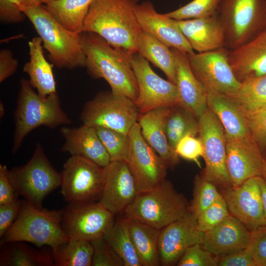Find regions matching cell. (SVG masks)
<instances>
[{
	"mask_svg": "<svg viewBox=\"0 0 266 266\" xmlns=\"http://www.w3.org/2000/svg\"><path fill=\"white\" fill-rule=\"evenodd\" d=\"M171 107L154 109L139 114L137 122L143 137L167 165L172 169L179 163V157L169 145L166 123Z\"/></svg>",
	"mask_w": 266,
	"mask_h": 266,
	"instance_id": "24",
	"label": "cell"
},
{
	"mask_svg": "<svg viewBox=\"0 0 266 266\" xmlns=\"http://www.w3.org/2000/svg\"><path fill=\"white\" fill-rule=\"evenodd\" d=\"M189 205L184 195L165 179L150 190L138 192L124 213L127 218L161 230L190 211Z\"/></svg>",
	"mask_w": 266,
	"mask_h": 266,
	"instance_id": "6",
	"label": "cell"
},
{
	"mask_svg": "<svg viewBox=\"0 0 266 266\" xmlns=\"http://www.w3.org/2000/svg\"><path fill=\"white\" fill-rule=\"evenodd\" d=\"M130 60L138 88V96L134 102L139 114L181 104L175 84L159 76L149 62L137 52L131 55Z\"/></svg>",
	"mask_w": 266,
	"mask_h": 266,
	"instance_id": "12",
	"label": "cell"
},
{
	"mask_svg": "<svg viewBox=\"0 0 266 266\" xmlns=\"http://www.w3.org/2000/svg\"><path fill=\"white\" fill-rule=\"evenodd\" d=\"M166 132L169 146L175 150L177 143L184 136L198 135V119L181 104L172 106L166 119Z\"/></svg>",
	"mask_w": 266,
	"mask_h": 266,
	"instance_id": "33",
	"label": "cell"
},
{
	"mask_svg": "<svg viewBox=\"0 0 266 266\" xmlns=\"http://www.w3.org/2000/svg\"><path fill=\"white\" fill-rule=\"evenodd\" d=\"M216 186L204 178L197 175L194 182L193 199L189 205L190 211L197 217L215 202L221 196Z\"/></svg>",
	"mask_w": 266,
	"mask_h": 266,
	"instance_id": "37",
	"label": "cell"
},
{
	"mask_svg": "<svg viewBox=\"0 0 266 266\" xmlns=\"http://www.w3.org/2000/svg\"><path fill=\"white\" fill-rule=\"evenodd\" d=\"M18 66V61L13 58L11 50L2 49L0 51V82L13 75Z\"/></svg>",
	"mask_w": 266,
	"mask_h": 266,
	"instance_id": "49",
	"label": "cell"
},
{
	"mask_svg": "<svg viewBox=\"0 0 266 266\" xmlns=\"http://www.w3.org/2000/svg\"><path fill=\"white\" fill-rule=\"evenodd\" d=\"M203 234L198 228L197 217L190 211L164 228L158 244L161 266L177 265L188 248L201 244Z\"/></svg>",
	"mask_w": 266,
	"mask_h": 266,
	"instance_id": "16",
	"label": "cell"
},
{
	"mask_svg": "<svg viewBox=\"0 0 266 266\" xmlns=\"http://www.w3.org/2000/svg\"><path fill=\"white\" fill-rule=\"evenodd\" d=\"M61 174V192L69 203L99 200L102 192L105 168L82 157L71 156Z\"/></svg>",
	"mask_w": 266,
	"mask_h": 266,
	"instance_id": "10",
	"label": "cell"
},
{
	"mask_svg": "<svg viewBox=\"0 0 266 266\" xmlns=\"http://www.w3.org/2000/svg\"><path fill=\"white\" fill-rule=\"evenodd\" d=\"M104 238L121 258L124 266H142L131 236L126 217L114 222Z\"/></svg>",
	"mask_w": 266,
	"mask_h": 266,
	"instance_id": "34",
	"label": "cell"
},
{
	"mask_svg": "<svg viewBox=\"0 0 266 266\" xmlns=\"http://www.w3.org/2000/svg\"><path fill=\"white\" fill-rule=\"evenodd\" d=\"M8 170L6 165H0V205L9 203L17 198L8 176Z\"/></svg>",
	"mask_w": 266,
	"mask_h": 266,
	"instance_id": "50",
	"label": "cell"
},
{
	"mask_svg": "<svg viewBox=\"0 0 266 266\" xmlns=\"http://www.w3.org/2000/svg\"><path fill=\"white\" fill-rule=\"evenodd\" d=\"M111 162L125 160L129 148L128 135L102 127H94Z\"/></svg>",
	"mask_w": 266,
	"mask_h": 266,
	"instance_id": "39",
	"label": "cell"
},
{
	"mask_svg": "<svg viewBox=\"0 0 266 266\" xmlns=\"http://www.w3.org/2000/svg\"><path fill=\"white\" fill-rule=\"evenodd\" d=\"M265 226L266 227V225Z\"/></svg>",
	"mask_w": 266,
	"mask_h": 266,
	"instance_id": "54",
	"label": "cell"
},
{
	"mask_svg": "<svg viewBox=\"0 0 266 266\" xmlns=\"http://www.w3.org/2000/svg\"><path fill=\"white\" fill-rule=\"evenodd\" d=\"M20 10L33 24L54 66L67 69L85 67L86 56L80 34L66 29L42 5L21 7Z\"/></svg>",
	"mask_w": 266,
	"mask_h": 266,
	"instance_id": "4",
	"label": "cell"
},
{
	"mask_svg": "<svg viewBox=\"0 0 266 266\" xmlns=\"http://www.w3.org/2000/svg\"><path fill=\"white\" fill-rule=\"evenodd\" d=\"M218 266H256L246 249L219 257Z\"/></svg>",
	"mask_w": 266,
	"mask_h": 266,
	"instance_id": "48",
	"label": "cell"
},
{
	"mask_svg": "<svg viewBox=\"0 0 266 266\" xmlns=\"http://www.w3.org/2000/svg\"><path fill=\"white\" fill-rule=\"evenodd\" d=\"M60 133L65 140L62 152L86 158L103 167L111 162L94 127L84 124L77 128L63 126Z\"/></svg>",
	"mask_w": 266,
	"mask_h": 266,
	"instance_id": "22",
	"label": "cell"
},
{
	"mask_svg": "<svg viewBox=\"0 0 266 266\" xmlns=\"http://www.w3.org/2000/svg\"><path fill=\"white\" fill-rule=\"evenodd\" d=\"M221 194L230 214L250 232L266 225L256 177L248 179L238 186L223 189Z\"/></svg>",
	"mask_w": 266,
	"mask_h": 266,
	"instance_id": "18",
	"label": "cell"
},
{
	"mask_svg": "<svg viewBox=\"0 0 266 266\" xmlns=\"http://www.w3.org/2000/svg\"><path fill=\"white\" fill-rule=\"evenodd\" d=\"M207 92L208 107L219 119L227 136L241 138L251 135L246 112L226 94Z\"/></svg>",
	"mask_w": 266,
	"mask_h": 266,
	"instance_id": "27",
	"label": "cell"
},
{
	"mask_svg": "<svg viewBox=\"0 0 266 266\" xmlns=\"http://www.w3.org/2000/svg\"><path fill=\"white\" fill-rule=\"evenodd\" d=\"M251 237V232L230 214L217 226L204 233L201 245L219 257L246 249Z\"/></svg>",
	"mask_w": 266,
	"mask_h": 266,
	"instance_id": "21",
	"label": "cell"
},
{
	"mask_svg": "<svg viewBox=\"0 0 266 266\" xmlns=\"http://www.w3.org/2000/svg\"><path fill=\"white\" fill-rule=\"evenodd\" d=\"M139 115L131 99L111 90L101 91L84 104L80 119L89 126L104 127L128 135Z\"/></svg>",
	"mask_w": 266,
	"mask_h": 266,
	"instance_id": "9",
	"label": "cell"
},
{
	"mask_svg": "<svg viewBox=\"0 0 266 266\" xmlns=\"http://www.w3.org/2000/svg\"><path fill=\"white\" fill-rule=\"evenodd\" d=\"M14 131L12 153L20 148L27 135L37 127L54 129L68 125L71 120L61 106L57 93L42 97L33 90L29 80L21 78L14 113Z\"/></svg>",
	"mask_w": 266,
	"mask_h": 266,
	"instance_id": "3",
	"label": "cell"
},
{
	"mask_svg": "<svg viewBox=\"0 0 266 266\" xmlns=\"http://www.w3.org/2000/svg\"><path fill=\"white\" fill-rule=\"evenodd\" d=\"M262 177H263L266 179V163H265V166H264V168L263 170Z\"/></svg>",
	"mask_w": 266,
	"mask_h": 266,
	"instance_id": "53",
	"label": "cell"
},
{
	"mask_svg": "<svg viewBox=\"0 0 266 266\" xmlns=\"http://www.w3.org/2000/svg\"><path fill=\"white\" fill-rule=\"evenodd\" d=\"M176 64V82L181 104L198 119L207 108V92L193 74L189 66L187 53L171 48Z\"/></svg>",
	"mask_w": 266,
	"mask_h": 266,
	"instance_id": "25",
	"label": "cell"
},
{
	"mask_svg": "<svg viewBox=\"0 0 266 266\" xmlns=\"http://www.w3.org/2000/svg\"><path fill=\"white\" fill-rule=\"evenodd\" d=\"M229 50L225 47L214 50L187 54L189 66L207 92L230 94L240 82L236 78L228 60Z\"/></svg>",
	"mask_w": 266,
	"mask_h": 266,
	"instance_id": "14",
	"label": "cell"
},
{
	"mask_svg": "<svg viewBox=\"0 0 266 266\" xmlns=\"http://www.w3.org/2000/svg\"><path fill=\"white\" fill-rule=\"evenodd\" d=\"M22 200L16 198L12 201L0 205V238L14 222L20 212Z\"/></svg>",
	"mask_w": 266,
	"mask_h": 266,
	"instance_id": "47",
	"label": "cell"
},
{
	"mask_svg": "<svg viewBox=\"0 0 266 266\" xmlns=\"http://www.w3.org/2000/svg\"><path fill=\"white\" fill-rule=\"evenodd\" d=\"M4 106L2 101L0 102V117H2L4 114Z\"/></svg>",
	"mask_w": 266,
	"mask_h": 266,
	"instance_id": "52",
	"label": "cell"
},
{
	"mask_svg": "<svg viewBox=\"0 0 266 266\" xmlns=\"http://www.w3.org/2000/svg\"><path fill=\"white\" fill-rule=\"evenodd\" d=\"M24 242L1 245L0 266H55L51 248L37 249Z\"/></svg>",
	"mask_w": 266,
	"mask_h": 266,
	"instance_id": "29",
	"label": "cell"
},
{
	"mask_svg": "<svg viewBox=\"0 0 266 266\" xmlns=\"http://www.w3.org/2000/svg\"><path fill=\"white\" fill-rule=\"evenodd\" d=\"M129 145L125 161L134 179L138 192L150 190L166 179L167 165L147 143L136 122L128 133Z\"/></svg>",
	"mask_w": 266,
	"mask_h": 266,
	"instance_id": "13",
	"label": "cell"
},
{
	"mask_svg": "<svg viewBox=\"0 0 266 266\" xmlns=\"http://www.w3.org/2000/svg\"><path fill=\"white\" fill-rule=\"evenodd\" d=\"M198 120V137L203 145L205 165L201 175L222 189L232 186L227 167L226 135L222 125L208 107Z\"/></svg>",
	"mask_w": 266,
	"mask_h": 266,
	"instance_id": "11",
	"label": "cell"
},
{
	"mask_svg": "<svg viewBox=\"0 0 266 266\" xmlns=\"http://www.w3.org/2000/svg\"><path fill=\"white\" fill-rule=\"evenodd\" d=\"M93 246L92 266H124L121 258L104 237L91 241Z\"/></svg>",
	"mask_w": 266,
	"mask_h": 266,
	"instance_id": "43",
	"label": "cell"
},
{
	"mask_svg": "<svg viewBox=\"0 0 266 266\" xmlns=\"http://www.w3.org/2000/svg\"><path fill=\"white\" fill-rule=\"evenodd\" d=\"M138 22L144 31L170 48H175L187 54L194 51L183 34L175 20L161 14L149 0L138 3L135 7Z\"/></svg>",
	"mask_w": 266,
	"mask_h": 266,
	"instance_id": "20",
	"label": "cell"
},
{
	"mask_svg": "<svg viewBox=\"0 0 266 266\" xmlns=\"http://www.w3.org/2000/svg\"><path fill=\"white\" fill-rule=\"evenodd\" d=\"M226 135L227 167L232 186L262 176L266 163L252 135L235 138Z\"/></svg>",
	"mask_w": 266,
	"mask_h": 266,
	"instance_id": "17",
	"label": "cell"
},
{
	"mask_svg": "<svg viewBox=\"0 0 266 266\" xmlns=\"http://www.w3.org/2000/svg\"><path fill=\"white\" fill-rule=\"evenodd\" d=\"M194 51L200 53L224 47V33L217 13L200 19L175 20Z\"/></svg>",
	"mask_w": 266,
	"mask_h": 266,
	"instance_id": "26",
	"label": "cell"
},
{
	"mask_svg": "<svg viewBox=\"0 0 266 266\" xmlns=\"http://www.w3.org/2000/svg\"><path fill=\"white\" fill-rule=\"evenodd\" d=\"M8 176L16 197L22 196L38 208H43L44 199L61 185V174L52 166L39 143L29 162L8 170Z\"/></svg>",
	"mask_w": 266,
	"mask_h": 266,
	"instance_id": "8",
	"label": "cell"
},
{
	"mask_svg": "<svg viewBox=\"0 0 266 266\" xmlns=\"http://www.w3.org/2000/svg\"><path fill=\"white\" fill-rule=\"evenodd\" d=\"M220 1V0H192L165 14L176 21L207 18L217 13Z\"/></svg>",
	"mask_w": 266,
	"mask_h": 266,
	"instance_id": "38",
	"label": "cell"
},
{
	"mask_svg": "<svg viewBox=\"0 0 266 266\" xmlns=\"http://www.w3.org/2000/svg\"><path fill=\"white\" fill-rule=\"evenodd\" d=\"M219 257L204 249L201 244L188 248L177 264L178 266H218Z\"/></svg>",
	"mask_w": 266,
	"mask_h": 266,
	"instance_id": "42",
	"label": "cell"
},
{
	"mask_svg": "<svg viewBox=\"0 0 266 266\" xmlns=\"http://www.w3.org/2000/svg\"><path fill=\"white\" fill-rule=\"evenodd\" d=\"M227 95L245 112L266 106V74L246 79L235 91Z\"/></svg>",
	"mask_w": 266,
	"mask_h": 266,
	"instance_id": "36",
	"label": "cell"
},
{
	"mask_svg": "<svg viewBox=\"0 0 266 266\" xmlns=\"http://www.w3.org/2000/svg\"><path fill=\"white\" fill-rule=\"evenodd\" d=\"M228 60L240 82L266 74V29L240 46L229 50Z\"/></svg>",
	"mask_w": 266,
	"mask_h": 266,
	"instance_id": "23",
	"label": "cell"
},
{
	"mask_svg": "<svg viewBox=\"0 0 266 266\" xmlns=\"http://www.w3.org/2000/svg\"><path fill=\"white\" fill-rule=\"evenodd\" d=\"M139 0H94L83 32L97 34L116 49L129 55L137 52L142 30L135 7Z\"/></svg>",
	"mask_w": 266,
	"mask_h": 266,
	"instance_id": "1",
	"label": "cell"
},
{
	"mask_svg": "<svg viewBox=\"0 0 266 266\" xmlns=\"http://www.w3.org/2000/svg\"><path fill=\"white\" fill-rule=\"evenodd\" d=\"M251 134L259 145L266 147V106L246 112Z\"/></svg>",
	"mask_w": 266,
	"mask_h": 266,
	"instance_id": "45",
	"label": "cell"
},
{
	"mask_svg": "<svg viewBox=\"0 0 266 266\" xmlns=\"http://www.w3.org/2000/svg\"><path fill=\"white\" fill-rule=\"evenodd\" d=\"M256 266H266V227L251 232V237L246 248Z\"/></svg>",
	"mask_w": 266,
	"mask_h": 266,
	"instance_id": "46",
	"label": "cell"
},
{
	"mask_svg": "<svg viewBox=\"0 0 266 266\" xmlns=\"http://www.w3.org/2000/svg\"><path fill=\"white\" fill-rule=\"evenodd\" d=\"M62 220L63 210L38 208L22 200L19 215L0 238V245L22 241L31 243L39 248L45 246L54 248L69 239Z\"/></svg>",
	"mask_w": 266,
	"mask_h": 266,
	"instance_id": "5",
	"label": "cell"
},
{
	"mask_svg": "<svg viewBox=\"0 0 266 266\" xmlns=\"http://www.w3.org/2000/svg\"><path fill=\"white\" fill-rule=\"evenodd\" d=\"M94 0H48L44 7L63 27L80 34L90 5Z\"/></svg>",
	"mask_w": 266,
	"mask_h": 266,
	"instance_id": "32",
	"label": "cell"
},
{
	"mask_svg": "<svg viewBox=\"0 0 266 266\" xmlns=\"http://www.w3.org/2000/svg\"><path fill=\"white\" fill-rule=\"evenodd\" d=\"M175 151L177 155L185 160L194 162L199 167V158L203 156V147L201 141L197 136L187 135L177 143Z\"/></svg>",
	"mask_w": 266,
	"mask_h": 266,
	"instance_id": "44",
	"label": "cell"
},
{
	"mask_svg": "<svg viewBox=\"0 0 266 266\" xmlns=\"http://www.w3.org/2000/svg\"><path fill=\"white\" fill-rule=\"evenodd\" d=\"M48 0H0V20L3 24H16L23 22L26 16L20 10L44 4Z\"/></svg>",
	"mask_w": 266,
	"mask_h": 266,
	"instance_id": "41",
	"label": "cell"
},
{
	"mask_svg": "<svg viewBox=\"0 0 266 266\" xmlns=\"http://www.w3.org/2000/svg\"><path fill=\"white\" fill-rule=\"evenodd\" d=\"M230 214L226 202L221 195L197 217L198 228L200 231L205 233L217 226Z\"/></svg>",
	"mask_w": 266,
	"mask_h": 266,
	"instance_id": "40",
	"label": "cell"
},
{
	"mask_svg": "<svg viewBox=\"0 0 266 266\" xmlns=\"http://www.w3.org/2000/svg\"><path fill=\"white\" fill-rule=\"evenodd\" d=\"M217 13L229 50L266 29V0H220Z\"/></svg>",
	"mask_w": 266,
	"mask_h": 266,
	"instance_id": "7",
	"label": "cell"
},
{
	"mask_svg": "<svg viewBox=\"0 0 266 266\" xmlns=\"http://www.w3.org/2000/svg\"><path fill=\"white\" fill-rule=\"evenodd\" d=\"M104 168V183L98 201L114 215L124 212L138 193L133 175L124 160L111 162Z\"/></svg>",
	"mask_w": 266,
	"mask_h": 266,
	"instance_id": "19",
	"label": "cell"
},
{
	"mask_svg": "<svg viewBox=\"0 0 266 266\" xmlns=\"http://www.w3.org/2000/svg\"><path fill=\"white\" fill-rule=\"evenodd\" d=\"M259 184L264 216L266 220V179L262 176H256Z\"/></svg>",
	"mask_w": 266,
	"mask_h": 266,
	"instance_id": "51",
	"label": "cell"
},
{
	"mask_svg": "<svg viewBox=\"0 0 266 266\" xmlns=\"http://www.w3.org/2000/svg\"><path fill=\"white\" fill-rule=\"evenodd\" d=\"M127 220L142 266H161L158 246L161 230L136 220L127 218Z\"/></svg>",
	"mask_w": 266,
	"mask_h": 266,
	"instance_id": "30",
	"label": "cell"
},
{
	"mask_svg": "<svg viewBox=\"0 0 266 266\" xmlns=\"http://www.w3.org/2000/svg\"><path fill=\"white\" fill-rule=\"evenodd\" d=\"M137 52L161 69L167 80L176 84V64L171 49L142 31L138 40Z\"/></svg>",
	"mask_w": 266,
	"mask_h": 266,
	"instance_id": "31",
	"label": "cell"
},
{
	"mask_svg": "<svg viewBox=\"0 0 266 266\" xmlns=\"http://www.w3.org/2000/svg\"><path fill=\"white\" fill-rule=\"evenodd\" d=\"M114 215L99 201L69 203L63 210L62 224L69 238L92 241L104 236L115 222Z\"/></svg>",
	"mask_w": 266,
	"mask_h": 266,
	"instance_id": "15",
	"label": "cell"
},
{
	"mask_svg": "<svg viewBox=\"0 0 266 266\" xmlns=\"http://www.w3.org/2000/svg\"><path fill=\"white\" fill-rule=\"evenodd\" d=\"M29 61L24 66L23 71L29 77V83L42 97L57 93L56 83L52 63L44 55L43 44L39 36H35L28 42Z\"/></svg>",
	"mask_w": 266,
	"mask_h": 266,
	"instance_id": "28",
	"label": "cell"
},
{
	"mask_svg": "<svg viewBox=\"0 0 266 266\" xmlns=\"http://www.w3.org/2000/svg\"><path fill=\"white\" fill-rule=\"evenodd\" d=\"M55 266H91L93 246L91 241L69 238L52 249Z\"/></svg>",
	"mask_w": 266,
	"mask_h": 266,
	"instance_id": "35",
	"label": "cell"
},
{
	"mask_svg": "<svg viewBox=\"0 0 266 266\" xmlns=\"http://www.w3.org/2000/svg\"><path fill=\"white\" fill-rule=\"evenodd\" d=\"M80 38L86 56L85 67L90 77L103 79L112 92L125 96L134 102L138 88L130 63L131 55L115 49L96 33L82 32Z\"/></svg>",
	"mask_w": 266,
	"mask_h": 266,
	"instance_id": "2",
	"label": "cell"
}]
</instances>
